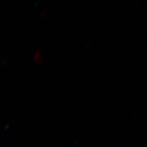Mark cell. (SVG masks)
Segmentation results:
<instances>
[{"label": "cell", "mask_w": 147, "mask_h": 147, "mask_svg": "<svg viewBox=\"0 0 147 147\" xmlns=\"http://www.w3.org/2000/svg\"><path fill=\"white\" fill-rule=\"evenodd\" d=\"M34 61L36 62L37 64H38V65H41V64L43 63L44 59L42 57V53H40V51H37L36 54L34 55Z\"/></svg>", "instance_id": "cell-1"}]
</instances>
